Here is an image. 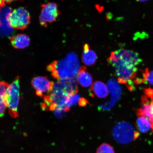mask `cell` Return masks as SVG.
Segmentation results:
<instances>
[{
	"instance_id": "277c9868",
	"label": "cell",
	"mask_w": 153,
	"mask_h": 153,
	"mask_svg": "<svg viewBox=\"0 0 153 153\" xmlns=\"http://www.w3.org/2000/svg\"><path fill=\"white\" fill-rule=\"evenodd\" d=\"M20 77L17 76L10 85L6 93V100L9 114L11 117L19 116L18 107L20 99Z\"/></svg>"
},
{
	"instance_id": "ffe728a7",
	"label": "cell",
	"mask_w": 153,
	"mask_h": 153,
	"mask_svg": "<svg viewBox=\"0 0 153 153\" xmlns=\"http://www.w3.org/2000/svg\"><path fill=\"white\" fill-rule=\"evenodd\" d=\"M88 104H89L88 101L86 99L83 97H81L80 100L79 105L80 106L84 107L86 106Z\"/></svg>"
},
{
	"instance_id": "603a6c76",
	"label": "cell",
	"mask_w": 153,
	"mask_h": 153,
	"mask_svg": "<svg viewBox=\"0 0 153 153\" xmlns=\"http://www.w3.org/2000/svg\"><path fill=\"white\" fill-rule=\"evenodd\" d=\"M137 1L141 2H144L147 1L148 0H137Z\"/></svg>"
},
{
	"instance_id": "ac0fdd59",
	"label": "cell",
	"mask_w": 153,
	"mask_h": 153,
	"mask_svg": "<svg viewBox=\"0 0 153 153\" xmlns=\"http://www.w3.org/2000/svg\"><path fill=\"white\" fill-rule=\"evenodd\" d=\"M97 153H115L113 147L108 143H103L97 149Z\"/></svg>"
},
{
	"instance_id": "7402d4cb",
	"label": "cell",
	"mask_w": 153,
	"mask_h": 153,
	"mask_svg": "<svg viewBox=\"0 0 153 153\" xmlns=\"http://www.w3.org/2000/svg\"><path fill=\"white\" fill-rule=\"evenodd\" d=\"M4 4H5L4 3L2 0H0V7H3Z\"/></svg>"
},
{
	"instance_id": "9a60e30c",
	"label": "cell",
	"mask_w": 153,
	"mask_h": 153,
	"mask_svg": "<svg viewBox=\"0 0 153 153\" xmlns=\"http://www.w3.org/2000/svg\"><path fill=\"white\" fill-rule=\"evenodd\" d=\"M136 126L137 130L141 133L148 132L152 129V124L149 120L144 116L137 115Z\"/></svg>"
},
{
	"instance_id": "30bf717a",
	"label": "cell",
	"mask_w": 153,
	"mask_h": 153,
	"mask_svg": "<svg viewBox=\"0 0 153 153\" xmlns=\"http://www.w3.org/2000/svg\"><path fill=\"white\" fill-rule=\"evenodd\" d=\"M90 90L93 96L94 95L100 98H105L108 94L107 86L100 81L95 82L91 85Z\"/></svg>"
},
{
	"instance_id": "2e32d148",
	"label": "cell",
	"mask_w": 153,
	"mask_h": 153,
	"mask_svg": "<svg viewBox=\"0 0 153 153\" xmlns=\"http://www.w3.org/2000/svg\"><path fill=\"white\" fill-rule=\"evenodd\" d=\"M143 76L142 78L134 80V83L137 85L143 83H148L153 85V71L150 72L148 69H146L143 73Z\"/></svg>"
},
{
	"instance_id": "8992f818",
	"label": "cell",
	"mask_w": 153,
	"mask_h": 153,
	"mask_svg": "<svg viewBox=\"0 0 153 153\" xmlns=\"http://www.w3.org/2000/svg\"><path fill=\"white\" fill-rule=\"evenodd\" d=\"M119 83L114 77L109 80L107 86L111 94V100L99 105L98 108L99 111H110L119 101L122 95V89Z\"/></svg>"
},
{
	"instance_id": "ba28073f",
	"label": "cell",
	"mask_w": 153,
	"mask_h": 153,
	"mask_svg": "<svg viewBox=\"0 0 153 153\" xmlns=\"http://www.w3.org/2000/svg\"><path fill=\"white\" fill-rule=\"evenodd\" d=\"M60 14L56 4L49 3L44 4L42 6L39 16L40 24L46 27L48 24L56 22Z\"/></svg>"
},
{
	"instance_id": "9c48e42d",
	"label": "cell",
	"mask_w": 153,
	"mask_h": 153,
	"mask_svg": "<svg viewBox=\"0 0 153 153\" xmlns=\"http://www.w3.org/2000/svg\"><path fill=\"white\" fill-rule=\"evenodd\" d=\"M31 84L38 96L45 97L52 91L54 83L46 76H37L32 79Z\"/></svg>"
},
{
	"instance_id": "52a82bcc",
	"label": "cell",
	"mask_w": 153,
	"mask_h": 153,
	"mask_svg": "<svg viewBox=\"0 0 153 153\" xmlns=\"http://www.w3.org/2000/svg\"><path fill=\"white\" fill-rule=\"evenodd\" d=\"M144 94L141 98V106L137 111V115L146 118L152 124L153 131V89H145Z\"/></svg>"
},
{
	"instance_id": "4fadbf2b",
	"label": "cell",
	"mask_w": 153,
	"mask_h": 153,
	"mask_svg": "<svg viewBox=\"0 0 153 153\" xmlns=\"http://www.w3.org/2000/svg\"><path fill=\"white\" fill-rule=\"evenodd\" d=\"M9 85L7 82H0V116L4 114L7 108L6 93Z\"/></svg>"
},
{
	"instance_id": "e0dca14e",
	"label": "cell",
	"mask_w": 153,
	"mask_h": 153,
	"mask_svg": "<svg viewBox=\"0 0 153 153\" xmlns=\"http://www.w3.org/2000/svg\"><path fill=\"white\" fill-rule=\"evenodd\" d=\"M81 98L80 96L77 94L70 96L68 97L66 105V108L68 111H70L72 106L79 104Z\"/></svg>"
},
{
	"instance_id": "5bb4252c",
	"label": "cell",
	"mask_w": 153,
	"mask_h": 153,
	"mask_svg": "<svg viewBox=\"0 0 153 153\" xmlns=\"http://www.w3.org/2000/svg\"><path fill=\"white\" fill-rule=\"evenodd\" d=\"M86 70V68L85 66H82L81 70L76 76L78 82L84 87H89L93 82L92 77Z\"/></svg>"
},
{
	"instance_id": "6da1fadb",
	"label": "cell",
	"mask_w": 153,
	"mask_h": 153,
	"mask_svg": "<svg viewBox=\"0 0 153 153\" xmlns=\"http://www.w3.org/2000/svg\"><path fill=\"white\" fill-rule=\"evenodd\" d=\"M114 68L117 81L125 84L130 91L135 89L134 79L137 72V66L142 62L138 53L131 50L121 49L112 51L107 59Z\"/></svg>"
},
{
	"instance_id": "7a4b0ae2",
	"label": "cell",
	"mask_w": 153,
	"mask_h": 153,
	"mask_svg": "<svg viewBox=\"0 0 153 153\" xmlns=\"http://www.w3.org/2000/svg\"><path fill=\"white\" fill-rule=\"evenodd\" d=\"M81 66L77 55L71 52L65 58L51 63L47 70L55 79H69L77 76Z\"/></svg>"
},
{
	"instance_id": "3957f363",
	"label": "cell",
	"mask_w": 153,
	"mask_h": 153,
	"mask_svg": "<svg viewBox=\"0 0 153 153\" xmlns=\"http://www.w3.org/2000/svg\"><path fill=\"white\" fill-rule=\"evenodd\" d=\"M112 135L117 142L127 144L138 138L139 134L128 122H121L114 126Z\"/></svg>"
},
{
	"instance_id": "7c38bea8",
	"label": "cell",
	"mask_w": 153,
	"mask_h": 153,
	"mask_svg": "<svg viewBox=\"0 0 153 153\" xmlns=\"http://www.w3.org/2000/svg\"><path fill=\"white\" fill-rule=\"evenodd\" d=\"M97 56L94 51L90 49L88 44H86L83 47V52L82 56V62L86 65L91 66L97 62Z\"/></svg>"
},
{
	"instance_id": "8fae6325",
	"label": "cell",
	"mask_w": 153,
	"mask_h": 153,
	"mask_svg": "<svg viewBox=\"0 0 153 153\" xmlns=\"http://www.w3.org/2000/svg\"><path fill=\"white\" fill-rule=\"evenodd\" d=\"M11 45L15 48L23 49L25 48L30 45V39L26 34H19L11 38Z\"/></svg>"
},
{
	"instance_id": "cb8c5ba5",
	"label": "cell",
	"mask_w": 153,
	"mask_h": 153,
	"mask_svg": "<svg viewBox=\"0 0 153 153\" xmlns=\"http://www.w3.org/2000/svg\"><path fill=\"white\" fill-rule=\"evenodd\" d=\"M0 24H1V19H0Z\"/></svg>"
},
{
	"instance_id": "5b68a950",
	"label": "cell",
	"mask_w": 153,
	"mask_h": 153,
	"mask_svg": "<svg viewBox=\"0 0 153 153\" xmlns=\"http://www.w3.org/2000/svg\"><path fill=\"white\" fill-rule=\"evenodd\" d=\"M9 25L15 29L24 30L30 24V16L29 13L23 7L14 10L7 18Z\"/></svg>"
},
{
	"instance_id": "d6986e66",
	"label": "cell",
	"mask_w": 153,
	"mask_h": 153,
	"mask_svg": "<svg viewBox=\"0 0 153 153\" xmlns=\"http://www.w3.org/2000/svg\"><path fill=\"white\" fill-rule=\"evenodd\" d=\"M53 111L54 112L55 115L59 118H62L64 117L65 114L66 112L65 111L59 108L55 109Z\"/></svg>"
},
{
	"instance_id": "44dd1931",
	"label": "cell",
	"mask_w": 153,
	"mask_h": 153,
	"mask_svg": "<svg viewBox=\"0 0 153 153\" xmlns=\"http://www.w3.org/2000/svg\"><path fill=\"white\" fill-rule=\"evenodd\" d=\"M16 1H18V0H2L4 3V4L10 3Z\"/></svg>"
}]
</instances>
